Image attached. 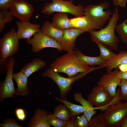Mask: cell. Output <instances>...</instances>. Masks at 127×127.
<instances>
[{
    "mask_svg": "<svg viewBox=\"0 0 127 127\" xmlns=\"http://www.w3.org/2000/svg\"><path fill=\"white\" fill-rule=\"evenodd\" d=\"M50 67L59 73H64L68 77L89 71L94 67H90L80 61L76 57L75 51L69 52L57 58L50 64Z\"/></svg>",
    "mask_w": 127,
    "mask_h": 127,
    "instance_id": "cell-1",
    "label": "cell"
},
{
    "mask_svg": "<svg viewBox=\"0 0 127 127\" xmlns=\"http://www.w3.org/2000/svg\"><path fill=\"white\" fill-rule=\"evenodd\" d=\"M119 17V12L117 6L108 24L105 28L100 29L99 31L95 30L90 32L93 42L101 43L115 51H118L119 41L115 34V30Z\"/></svg>",
    "mask_w": 127,
    "mask_h": 127,
    "instance_id": "cell-2",
    "label": "cell"
},
{
    "mask_svg": "<svg viewBox=\"0 0 127 127\" xmlns=\"http://www.w3.org/2000/svg\"><path fill=\"white\" fill-rule=\"evenodd\" d=\"M98 69V67H94L89 71L80 73L73 77H67L60 75L53 68L50 67L42 73V76L49 78L53 80L59 87L61 98L66 99V96L71 91L72 85L74 82L84 77L91 71Z\"/></svg>",
    "mask_w": 127,
    "mask_h": 127,
    "instance_id": "cell-3",
    "label": "cell"
},
{
    "mask_svg": "<svg viewBox=\"0 0 127 127\" xmlns=\"http://www.w3.org/2000/svg\"><path fill=\"white\" fill-rule=\"evenodd\" d=\"M52 2L46 3L42 8L41 13L47 15L55 12L68 13L75 17L84 16L82 5L73 4V0H50Z\"/></svg>",
    "mask_w": 127,
    "mask_h": 127,
    "instance_id": "cell-4",
    "label": "cell"
},
{
    "mask_svg": "<svg viewBox=\"0 0 127 127\" xmlns=\"http://www.w3.org/2000/svg\"><path fill=\"white\" fill-rule=\"evenodd\" d=\"M109 3L103 2L98 5L89 4L84 8V16L95 25L96 29H100L110 18L112 12L108 9Z\"/></svg>",
    "mask_w": 127,
    "mask_h": 127,
    "instance_id": "cell-5",
    "label": "cell"
},
{
    "mask_svg": "<svg viewBox=\"0 0 127 127\" xmlns=\"http://www.w3.org/2000/svg\"><path fill=\"white\" fill-rule=\"evenodd\" d=\"M103 115L105 127H121L127 115V102L109 106Z\"/></svg>",
    "mask_w": 127,
    "mask_h": 127,
    "instance_id": "cell-6",
    "label": "cell"
},
{
    "mask_svg": "<svg viewBox=\"0 0 127 127\" xmlns=\"http://www.w3.org/2000/svg\"><path fill=\"white\" fill-rule=\"evenodd\" d=\"M19 39L14 28L6 32L0 40V61H4L17 52L19 48Z\"/></svg>",
    "mask_w": 127,
    "mask_h": 127,
    "instance_id": "cell-7",
    "label": "cell"
},
{
    "mask_svg": "<svg viewBox=\"0 0 127 127\" xmlns=\"http://www.w3.org/2000/svg\"><path fill=\"white\" fill-rule=\"evenodd\" d=\"M112 97L104 88L98 85L94 87L88 95L87 100L97 107L94 109L105 110L113 105Z\"/></svg>",
    "mask_w": 127,
    "mask_h": 127,
    "instance_id": "cell-8",
    "label": "cell"
},
{
    "mask_svg": "<svg viewBox=\"0 0 127 127\" xmlns=\"http://www.w3.org/2000/svg\"><path fill=\"white\" fill-rule=\"evenodd\" d=\"M33 36L32 38L26 40V42L32 46V50L33 52L38 53L42 49L46 48H55L59 51L63 50L59 42L47 36L41 29Z\"/></svg>",
    "mask_w": 127,
    "mask_h": 127,
    "instance_id": "cell-9",
    "label": "cell"
},
{
    "mask_svg": "<svg viewBox=\"0 0 127 127\" xmlns=\"http://www.w3.org/2000/svg\"><path fill=\"white\" fill-rule=\"evenodd\" d=\"M15 60L13 56L9 57L6 64L7 73L4 80L1 83L0 87V101L2 102L6 98H14L15 89L12 80L13 71Z\"/></svg>",
    "mask_w": 127,
    "mask_h": 127,
    "instance_id": "cell-10",
    "label": "cell"
},
{
    "mask_svg": "<svg viewBox=\"0 0 127 127\" xmlns=\"http://www.w3.org/2000/svg\"><path fill=\"white\" fill-rule=\"evenodd\" d=\"M119 71V69L117 67L113 71L107 72L106 74L101 76L97 83L98 85L104 88L113 98L116 95L117 87L121 80L118 76Z\"/></svg>",
    "mask_w": 127,
    "mask_h": 127,
    "instance_id": "cell-11",
    "label": "cell"
},
{
    "mask_svg": "<svg viewBox=\"0 0 127 127\" xmlns=\"http://www.w3.org/2000/svg\"><path fill=\"white\" fill-rule=\"evenodd\" d=\"M9 10L13 16L20 21H29L33 13L34 8L31 4L24 0H18Z\"/></svg>",
    "mask_w": 127,
    "mask_h": 127,
    "instance_id": "cell-12",
    "label": "cell"
},
{
    "mask_svg": "<svg viewBox=\"0 0 127 127\" xmlns=\"http://www.w3.org/2000/svg\"><path fill=\"white\" fill-rule=\"evenodd\" d=\"M84 32L82 30L75 28L64 30L60 44L62 50L67 52L74 51L76 39Z\"/></svg>",
    "mask_w": 127,
    "mask_h": 127,
    "instance_id": "cell-13",
    "label": "cell"
},
{
    "mask_svg": "<svg viewBox=\"0 0 127 127\" xmlns=\"http://www.w3.org/2000/svg\"><path fill=\"white\" fill-rule=\"evenodd\" d=\"M16 23L18 28L16 33L19 40L29 39L40 30L39 24L31 23L30 21L22 22L18 20Z\"/></svg>",
    "mask_w": 127,
    "mask_h": 127,
    "instance_id": "cell-14",
    "label": "cell"
},
{
    "mask_svg": "<svg viewBox=\"0 0 127 127\" xmlns=\"http://www.w3.org/2000/svg\"><path fill=\"white\" fill-rule=\"evenodd\" d=\"M28 77L21 70L17 73H13V79L16 82L17 88L15 89L16 95L24 96L30 93L28 86Z\"/></svg>",
    "mask_w": 127,
    "mask_h": 127,
    "instance_id": "cell-15",
    "label": "cell"
},
{
    "mask_svg": "<svg viewBox=\"0 0 127 127\" xmlns=\"http://www.w3.org/2000/svg\"><path fill=\"white\" fill-rule=\"evenodd\" d=\"M48 112L43 109L36 110L34 114L27 124L28 127H51L47 118Z\"/></svg>",
    "mask_w": 127,
    "mask_h": 127,
    "instance_id": "cell-16",
    "label": "cell"
},
{
    "mask_svg": "<svg viewBox=\"0 0 127 127\" xmlns=\"http://www.w3.org/2000/svg\"><path fill=\"white\" fill-rule=\"evenodd\" d=\"M127 63V51H122L116 54L113 58L104 61L99 67V68L105 67L107 72L112 71L114 68L118 67L119 65Z\"/></svg>",
    "mask_w": 127,
    "mask_h": 127,
    "instance_id": "cell-17",
    "label": "cell"
},
{
    "mask_svg": "<svg viewBox=\"0 0 127 127\" xmlns=\"http://www.w3.org/2000/svg\"><path fill=\"white\" fill-rule=\"evenodd\" d=\"M70 20L74 28L81 29L84 32H90L96 29L95 25L85 16L75 17Z\"/></svg>",
    "mask_w": 127,
    "mask_h": 127,
    "instance_id": "cell-18",
    "label": "cell"
},
{
    "mask_svg": "<svg viewBox=\"0 0 127 127\" xmlns=\"http://www.w3.org/2000/svg\"><path fill=\"white\" fill-rule=\"evenodd\" d=\"M52 23L55 27L63 31L74 28L66 13L58 12L54 14Z\"/></svg>",
    "mask_w": 127,
    "mask_h": 127,
    "instance_id": "cell-19",
    "label": "cell"
},
{
    "mask_svg": "<svg viewBox=\"0 0 127 127\" xmlns=\"http://www.w3.org/2000/svg\"><path fill=\"white\" fill-rule=\"evenodd\" d=\"M74 96L75 100L80 103L83 108V113L89 121L93 115L97 112L93 106L87 100L84 98L80 92L74 93Z\"/></svg>",
    "mask_w": 127,
    "mask_h": 127,
    "instance_id": "cell-20",
    "label": "cell"
},
{
    "mask_svg": "<svg viewBox=\"0 0 127 127\" xmlns=\"http://www.w3.org/2000/svg\"><path fill=\"white\" fill-rule=\"evenodd\" d=\"M41 29L47 36L60 44L63 35L64 31L55 28L52 22L48 21L44 23Z\"/></svg>",
    "mask_w": 127,
    "mask_h": 127,
    "instance_id": "cell-21",
    "label": "cell"
},
{
    "mask_svg": "<svg viewBox=\"0 0 127 127\" xmlns=\"http://www.w3.org/2000/svg\"><path fill=\"white\" fill-rule=\"evenodd\" d=\"M46 62L39 58H35L23 67L22 71L28 77L34 72L45 66Z\"/></svg>",
    "mask_w": 127,
    "mask_h": 127,
    "instance_id": "cell-22",
    "label": "cell"
},
{
    "mask_svg": "<svg viewBox=\"0 0 127 127\" xmlns=\"http://www.w3.org/2000/svg\"><path fill=\"white\" fill-rule=\"evenodd\" d=\"M76 56L80 61L88 65H95L101 66L104 62L99 56L97 57H91L84 55L78 48L75 50Z\"/></svg>",
    "mask_w": 127,
    "mask_h": 127,
    "instance_id": "cell-23",
    "label": "cell"
},
{
    "mask_svg": "<svg viewBox=\"0 0 127 127\" xmlns=\"http://www.w3.org/2000/svg\"><path fill=\"white\" fill-rule=\"evenodd\" d=\"M54 97L57 101L62 102L67 107L70 112L71 117L76 116L83 113L84 109L82 106L72 103L66 99H62L55 96Z\"/></svg>",
    "mask_w": 127,
    "mask_h": 127,
    "instance_id": "cell-24",
    "label": "cell"
},
{
    "mask_svg": "<svg viewBox=\"0 0 127 127\" xmlns=\"http://www.w3.org/2000/svg\"><path fill=\"white\" fill-rule=\"evenodd\" d=\"M53 114L55 117L66 121L71 118L70 111L64 104L56 106L54 109Z\"/></svg>",
    "mask_w": 127,
    "mask_h": 127,
    "instance_id": "cell-25",
    "label": "cell"
},
{
    "mask_svg": "<svg viewBox=\"0 0 127 127\" xmlns=\"http://www.w3.org/2000/svg\"><path fill=\"white\" fill-rule=\"evenodd\" d=\"M95 43L98 46L100 51L99 56L104 61H107L115 57L116 55L104 44L99 42Z\"/></svg>",
    "mask_w": 127,
    "mask_h": 127,
    "instance_id": "cell-26",
    "label": "cell"
},
{
    "mask_svg": "<svg viewBox=\"0 0 127 127\" xmlns=\"http://www.w3.org/2000/svg\"><path fill=\"white\" fill-rule=\"evenodd\" d=\"M13 16L8 10H0V33L3 31L5 24L11 22L13 20Z\"/></svg>",
    "mask_w": 127,
    "mask_h": 127,
    "instance_id": "cell-27",
    "label": "cell"
},
{
    "mask_svg": "<svg viewBox=\"0 0 127 127\" xmlns=\"http://www.w3.org/2000/svg\"><path fill=\"white\" fill-rule=\"evenodd\" d=\"M127 18L121 23L116 25L115 30L119 35V38L125 44L127 45Z\"/></svg>",
    "mask_w": 127,
    "mask_h": 127,
    "instance_id": "cell-28",
    "label": "cell"
},
{
    "mask_svg": "<svg viewBox=\"0 0 127 127\" xmlns=\"http://www.w3.org/2000/svg\"><path fill=\"white\" fill-rule=\"evenodd\" d=\"M47 120L49 125L54 127H65L67 122V121L55 117L51 112H48Z\"/></svg>",
    "mask_w": 127,
    "mask_h": 127,
    "instance_id": "cell-29",
    "label": "cell"
},
{
    "mask_svg": "<svg viewBox=\"0 0 127 127\" xmlns=\"http://www.w3.org/2000/svg\"><path fill=\"white\" fill-rule=\"evenodd\" d=\"M103 114L102 113L92 117L89 121L88 127H105Z\"/></svg>",
    "mask_w": 127,
    "mask_h": 127,
    "instance_id": "cell-30",
    "label": "cell"
},
{
    "mask_svg": "<svg viewBox=\"0 0 127 127\" xmlns=\"http://www.w3.org/2000/svg\"><path fill=\"white\" fill-rule=\"evenodd\" d=\"M89 121L83 113L76 117L74 123V127H88Z\"/></svg>",
    "mask_w": 127,
    "mask_h": 127,
    "instance_id": "cell-31",
    "label": "cell"
},
{
    "mask_svg": "<svg viewBox=\"0 0 127 127\" xmlns=\"http://www.w3.org/2000/svg\"><path fill=\"white\" fill-rule=\"evenodd\" d=\"M120 87L119 94L122 100H127V80H121L119 85Z\"/></svg>",
    "mask_w": 127,
    "mask_h": 127,
    "instance_id": "cell-32",
    "label": "cell"
},
{
    "mask_svg": "<svg viewBox=\"0 0 127 127\" xmlns=\"http://www.w3.org/2000/svg\"><path fill=\"white\" fill-rule=\"evenodd\" d=\"M3 123L0 124V126L2 127H23L17 123L15 119L11 118H8L5 119Z\"/></svg>",
    "mask_w": 127,
    "mask_h": 127,
    "instance_id": "cell-33",
    "label": "cell"
},
{
    "mask_svg": "<svg viewBox=\"0 0 127 127\" xmlns=\"http://www.w3.org/2000/svg\"><path fill=\"white\" fill-rule=\"evenodd\" d=\"M18 0H0V9L8 10L12 7Z\"/></svg>",
    "mask_w": 127,
    "mask_h": 127,
    "instance_id": "cell-34",
    "label": "cell"
},
{
    "mask_svg": "<svg viewBox=\"0 0 127 127\" xmlns=\"http://www.w3.org/2000/svg\"><path fill=\"white\" fill-rule=\"evenodd\" d=\"M15 114L17 119L19 121H23L26 118L24 110L21 108H18L15 110Z\"/></svg>",
    "mask_w": 127,
    "mask_h": 127,
    "instance_id": "cell-35",
    "label": "cell"
},
{
    "mask_svg": "<svg viewBox=\"0 0 127 127\" xmlns=\"http://www.w3.org/2000/svg\"><path fill=\"white\" fill-rule=\"evenodd\" d=\"M114 5L123 8L126 7L127 0H112Z\"/></svg>",
    "mask_w": 127,
    "mask_h": 127,
    "instance_id": "cell-36",
    "label": "cell"
},
{
    "mask_svg": "<svg viewBox=\"0 0 127 127\" xmlns=\"http://www.w3.org/2000/svg\"><path fill=\"white\" fill-rule=\"evenodd\" d=\"M119 78L121 80H127V71H119L118 74Z\"/></svg>",
    "mask_w": 127,
    "mask_h": 127,
    "instance_id": "cell-37",
    "label": "cell"
},
{
    "mask_svg": "<svg viewBox=\"0 0 127 127\" xmlns=\"http://www.w3.org/2000/svg\"><path fill=\"white\" fill-rule=\"evenodd\" d=\"M76 117L74 116L71 117V120L69 119L67 121L65 127H74V123Z\"/></svg>",
    "mask_w": 127,
    "mask_h": 127,
    "instance_id": "cell-38",
    "label": "cell"
},
{
    "mask_svg": "<svg viewBox=\"0 0 127 127\" xmlns=\"http://www.w3.org/2000/svg\"><path fill=\"white\" fill-rule=\"evenodd\" d=\"M118 67L120 71H127V63L120 64Z\"/></svg>",
    "mask_w": 127,
    "mask_h": 127,
    "instance_id": "cell-39",
    "label": "cell"
},
{
    "mask_svg": "<svg viewBox=\"0 0 127 127\" xmlns=\"http://www.w3.org/2000/svg\"><path fill=\"white\" fill-rule=\"evenodd\" d=\"M121 127H127V115L123 121Z\"/></svg>",
    "mask_w": 127,
    "mask_h": 127,
    "instance_id": "cell-40",
    "label": "cell"
},
{
    "mask_svg": "<svg viewBox=\"0 0 127 127\" xmlns=\"http://www.w3.org/2000/svg\"><path fill=\"white\" fill-rule=\"evenodd\" d=\"M36 1H40V0H35Z\"/></svg>",
    "mask_w": 127,
    "mask_h": 127,
    "instance_id": "cell-41",
    "label": "cell"
},
{
    "mask_svg": "<svg viewBox=\"0 0 127 127\" xmlns=\"http://www.w3.org/2000/svg\"></svg>",
    "mask_w": 127,
    "mask_h": 127,
    "instance_id": "cell-42",
    "label": "cell"
}]
</instances>
